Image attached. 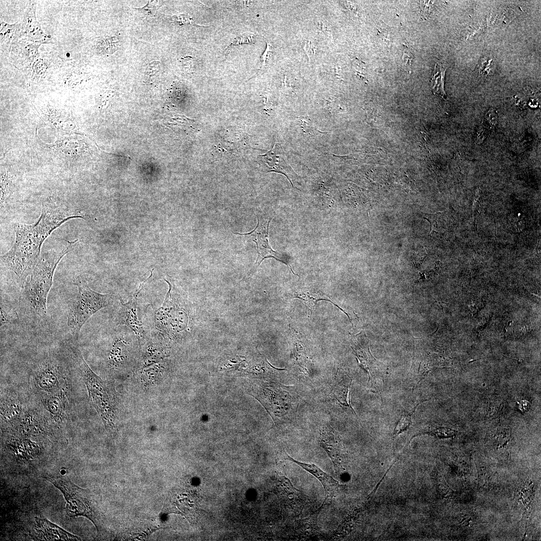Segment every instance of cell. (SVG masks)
<instances>
[{
    "label": "cell",
    "instance_id": "obj_1",
    "mask_svg": "<svg viewBox=\"0 0 541 541\" xmlns=\"http://www.w3.org/2000/svg\"><path fill=\"white\" fill-rule=\"evenodd\" d=\"M74 218H84L77 211L62 204L43 203L38 220L32 224L17 223L12 247L1 257V263L19 286L24 288L41 255L43 243L62 224Z\"/></svg>",
    "mask_w": 541,
    "mask_h": 541
},
{
    "label": "cell",
    "instance_id": "obj_2",
    "mask_svg": "<svg viewBox=\"0 0 541 541\" xmlns=\"http://www.w3.org/2000/svg\"><path fill=\"white\" fill-rule=\"evenodd\" d=\"M78 239L67 241L59 248L41 254L24 286L28 302L34 313L40 316L47 312V300L52 287L56 267L64 256L75 247Z\"/></svg>",
    "mask_w": 541,
    "mask_h": 541
},
{
    "label": "cell",
    "instance_id": "obj_3",
    "mask_svg": "<svg viewBox=\"0 0 541 541\" xmlns=\"http://www.w3.org/2000/svg\"><path fill=\"white\" fill-rule=\"evenodd\" d=\"M250 389L251 395L262 405L276 424L296 421L301 398L294 387L255 380Z\"/></svg>",
    "mask_w": 541,
    "mask_h": 541
},
{
    "label": "cell",
    "instance_id": "obj_4",
    "mask_svg": "<svg viewBox=\"0 0 541 541\" xmlns=\"http://www.w3.org/2000/svg\"><path fill=\"white\" fill-rule=\"evenodd\" d=\"M73 284L77 288V293L69 307L67 325L71 333L78 339L84 324L97 311L110 306L113 296L92 290L79 277L74 279Z\"/></svg>",
    "mask_w": 541,
    "mask_h": 541
},
{
    "label": "cell",
    "instance_id": "obj_5",
    "mask_svg": "<svg viewBox=\"0 0 541 541\" xmlns=\"http://www.w3.org/2000/svg\"><path fill=\"white\" fill-rule=\"evenodd\" d=\"M73 352L83 377L91 404L101 418L106 429L114 431L116 415L109 385L92 370L77 347L73 348Z\"/></svg>",
    "mask_w": 541,
    "mask_h": 541
},
{
    "label": "cell",
    "instance_id": "obj_6",
    "mask_svg": "<svg viewBox=\"0 0 541 541\" xmlns=\"http://www.w3.org/2000/svg\"><path fill=\"white\" fill-rule=\"evenodd\" d=\"M63 494L66 501V512L71 517L83 516L93 521L97 520L91 494L89 490L75 484L67 476L45 478Z\"/></svg>",
    "mask_w": 541,
    "mask_h": 541
},
{
    "label": "cell",
    "instance_id": "obj_7",
    "mask_svg": "<svg viewBox=\"0 0 541 541\" xmlns=\"http://www.w3.org/2000/svg\"><path fill=\"white\" fill-rule=\"evenodd\" d=\"M352 348L361 366L369 375L370 389L381 393L386 374V368L371 354L365 337L357 335L351 340Z\"/></svg>",
    "mask_w": 541,
    "mask_h": 541
},
{
    "label": "cell",
    "instance_id": "obj_8",
    "mask_svg": "<svg viewBox=\"0 0 541 541\" xmlns=\"http://www.w3.org/2000/svg\"><path fill=\"white\" fill-rule=\"evenodd\" d=\"M257 225L252 231L244 234L237 233L250 237L256 243L258 254L255 263L256 267L259 265L264 259L273 257L289 266L293 274L297 276L290 265L288 259L284 255L274 251L270 246L268 241V228L271 218H264L260 215H257Z\"/></svg>",
    "mask_w": 541,
    "mask_h": 541
},
{
    "label": "cell",
    "instance_id": "obj_9",
    "mask_svg": "<svg viewBox=\"0 0 541 541\" xmlns=\"http://www.w3.org/2000/svg\"><path fill=\"white\" fill-rule=\"evenodd\" d=\"M257 159L264 172H275L284 175L294 188V183L300 179L289 164L285 152L279 143L275 142L270 150L259 155Z\"/></svg>",
    "mask_w": 541,
    "mask_h": 541
},
{
    "label": "cell",
    "instance_id": "obj_10",
    "mask_svg": "<svg viewBox=\"0 0 541 541\" xmlns=\"http://www.w3.org/2000/svg\"><path fill=\"white\" fill-rule=\"evenodd\" d=\"M319 442L332 460L336 474L341 475L345 471L344 447L339 435L329 424L322 426Z\"/></svg>",
    "mask_w": 541,
    "mask_h": 541
},
{
    "label": "cell",
    "instance_id": "obj_11",
    "mask_svg": "<svg viewBox=\"0 0 541 541\" xmlns=\"http://www.w3.org/2000/svg\"><path fill=\"white\" fill-rule=\"evenodd\" d=\"M139 293L136 291L127 303H124L120 300L119 324L125 325L129 328L135 334L139 344L141 345L145 342L147 333L137 304V298Z\"/></svg>",
    "mask_w": 541,
    "mask_h": 541
},
{
    "label": "cell",
    "instance_id": "obj_12",
    "mask_svg": "<svg viewBox=\"0 0 541 541\" xmlns=\"http://www.w3.org/2000/svg\"><path fill=\"white\" fill-rule=\"evenodd\" d=\"M60 367L56 360L48 358L39 365L36 372V383L40 389L51 393L60 388Z\"/></svg>",
    "mask_w": 541,
    "mask_h": 541
},
{
    "label": "cell",
    "instance_id": "obj_13",
    "mask_svg": "<svg viewBox=\"0 0 541 541\" xmlns=\"http://www.w3.org/2000/svg\"><path fill=\"white\" fill-rule=\"evenodd\" d=\"M36 11V3L31 2L24 13L21 23L22 39L41 44L50 43L51 37L44 33L37 21Z\"/></svg>",
    "mask_w": 541,
    "mask_h": 541
},
{
    "label": "cell",
    "instance_id": "obj_14",
    "mask_svg": "<svg viewBox=\"0 0 541 541\" xmlns=\"http://www.w3.org/2000/svg\"><path fill=\"white\" fill-rule=\"evenodd\" d=\"M34 530L37 540H81L79 536L67 531L42 515L36 517Z\"/></svg>",
    "mask_w": 541,
    "mask_h": 541
},
{
    "label": "cell",
    "instance_id": "obj_15",
    "mask_svg": "<svg viewBox=\"0 0 541 541\" xmlns=\"http://www.w3.org/2000/svg\"><path fill=\"white\" fill-rule=\"evenodd\" d=\"M282 455L284 459L298 465L318 479L324 488L326 499L329 500L333 498L341 488V485L337 480L314 464L296 460L284 451L282 453Z\"/></svg>",
    "mask_w": 541,
    "mask_h": 541
},
{
    "label": "cell",
    "instance_id": "obj_16",
    "mask_svg": "<svg viewBox=\"0 0 541 541\" xmlns=\"http://www.w3.org/2000/svg\"><path fill=\"white\" fill-rule=\"evenodd\" d=\"M41 44L21 39L10 53L13 61L25 69H30L40 57L39 48Z\"/></svg>",
    "mask_w": 541,
    "mask_h": 541
},
{
    "label": "cell",
    "instance_id": "obj_17",
    "mask_svg": "<svg viewBox=\"0 0 541 541\" xmlns=\"http://www.w3.org/2000/svg\"><path fill=\"white\" fill-rule=\"evenodd\" d=\"M352 379L342 369H338L331 396L342 406L348 408L356 415L350 403V393Z\"/></svg>",
    "mask_w": 541,
    "mask_h": 541
},
{
    "label": "cell",
    "instance_id": "obj_18",
    "mask_svg": "<svg viewBox=\"0 0 541 541\" xmlns=\"http://www.w3.org/2000/svg\"><path fill=\"white\" fill-rule=\"evenodd\" d=\"M22 39L21 23L9 24L1 22V49L10 52L12 48Z\"/></svg>",
    "mask_w": 541,
    "mask_h": 541
},
{
    "label": "cell",
    "instance_id": "obj_19",
    "mask_svg": "<svg viewBox=\"0 0 541 541\" xmlns=\"http://www.w3.org/2000/svg\"><path fill=\"white\" fill-rule=\"evenodd\" d=\"M292 298H298L302 300L304 303L309 314H311L312 313L317 303L319 301L323 300L330 302L344 312L350 321V317L348 314L323 292L314 291L308 289H301L297 290L293 292Z\"/></svg>",
    "mask_w": 541,
    "mask_h": 541
},
{
    "label": "cell",
    "instance_id": "obj_20",
    "mask_svg": "<svg viewBox=\"0 0 541 541\" xmlns=\"http://www.w3.org/2000/svg\"><path fill=\"white\" fill-rule=\"evenodd\" d=\"M293 359L302 369L303 372L309 374L310 358L307 350L303 342L295 336L291 344Z\"/></svg>",
    "mask_w": 541,
    "mask_h": 541
},
{
    "label": "cell",
    "instance_id": "obj_21",
    "mask_svg": "<svg viewBox=\"0 0 541 541\" xmlns=\"http://www.w3.org/2000/svg\"><path fill=\"white\" fill-rule=\"evenodd\" d=\"M283 495L286 503L293 510L300 509L305 502L304 498L300 490H298L292 484L290 481L285 477L283 479Z\"/></svg>",
    "mask_w": 541,
    "mask_h": 541
},
{
    "label": "cell",
    "instance_id": "obj_22",
    "mask_svg": "<svg viewBox=\"0 0 541 541\" xmlns=\"http://www.w3.org/2000/svg\"><path fill=\"white\" fill-rule=\"evenodd\" d=\"M446 69L444 65L436 63L430 81L433 92L444 99L446 98L444 89V77Z\"/></svg>",
    "mask_w": 541,
    "mask_h": 541
},
{
    "label": "cell",
    "instance_id": "obj_23",
    "mask_svg": "<svg viewBox=\"0 0 541 541\" xmlns=\"http://www.w3.org/2000/svg\"><path fill=\"white\" fill-rule=\"evenodd\" d=\"M13 449L17 455L25 458H31L39 453V449L37 444L28 440L17 441L13 444Z\"/></svg>",
    "mask_w": 541,
    "mask_h": 541
},
{
    "label": "cell",
    "instance_id": "obj_24",
    "mask_svg": "<svg viewBox=\"0 0 541 541\" xmlns=\"http://www.w3.org/2000/svg\"><path fill=\"white\" fill-rule=\"evenodd\" d=\"M19 316L15 308L4 299L1 301V327L15 324L18 322Z\"/></svg>",
    "mask_w": 541,
    "mask_h": 541
},
{
    "label": "cell",
    "instance_id": "obj_25",
    "mask_svg": "<svg viewBox=\"0 0 541 541\" xmlns=\"http://www.w3.org/2000/svg\"><path fill=\"white\" fill-rule=\"evenodd\" d=\"M1 415L3 420H12L18 417L20 412V407L18 401L16 400L6 399L5 403H2Z\"/></svg>",
    "mask_w": 541,
    "mask_h": 541
},
{
    "label": "cell",
    "instance_id": "obj_26",
    "mask_svg": "<svg viewBox=\"0 0 541 541\" xmlns=\"http://www.w3.org/2000/svg\"><path fill=\"white\" fill-rule=\"evenodd\" d=\"M46 404L49 412L54 418L59 419L63 416L64 405L61 397L51 396L47 399Z\"/></svg>",
    "mask_w": 541,
    "mask_h": 541
},
{
    "label": "cell",
    "instance_id": "obj_27",
    "mask_svg": "<svg viewBox=\"0 0 541 541\" xmlns=\"http://www.w3.org/2000/svg\"><path fill=\"white\" fill-rule=\"evenodd\" d=\"M119 41L115 37L105 38L97 44V49L100 52L112 54L119 47Z\"/></svg>",
    "mask_w": 541,
    "mask_h": 541
},
{
    "label": "cell",
    "instance_id": "obj_28",
    "mask_svg": "<svg viewBox=\"0 0 541 541\" xmlns=\"http://www.w3.org/2000/svg\"><path fill=\"white\" fill-rule=\"evenodd\" d=\"M255 41V35L253 33H246L235 37L225 49L227 52L234 47L245 44H252Z\"/></svg>",
    "mask_w": 541,
    "mask_h": 541
},
{
    "label": "cell",
    "instance_id": "obj_29",
    "mask_svg": "<svg viewBox=\"0 0 541 541\" xmlns=\"http://www.w3.org/2000/svg\"><path fill=\"white\" fill-rule=\"evenodd\" d=\"M414 411L411 413L404 412L398 422L394 432V435L396 436L399 434L406 430L410 426L411 416Z\"/></svg>",
    "mask_w": 541,
    "mask_h": 541
},
{
    "label": "cell",
    "instance_id": "obj_30",
    "mask_svg": "<svg viewBox=\"0 0 541 541\" xmlns=\"http://www.w3.org/2000/svg\"><path fill=\"white\" fill-rule=\"evenodd\" d=\"M171 21L177 24L180 26L182 25H197L193 21L192 18L187 14H179L170 16L169 18Z\"/></svg>",
    "mask_w": 541,
    "mask_h": 541
},
{
    "label": "cell",
    "instance_id": "obj_31",
    "mask_svg": "<svg viewBox=\"0 0 541 541\" xmlns=\"http://www.w3.org/2000/svg\"><path fill=\"white\" fill-rule=\"evenodd\" d=\"M161 71V64L159 61H154L148 64L145 72L146 79L150 80L154 78Z\"/></svg>",
    "mask_w": 541,
    "mask_h": 541
},
{
    "label": "cell",
    "instance_id": "obj_32",
    "mask_svg": "<svg viewBox=\"0 0 541 541\" xmlns=\"http://www.w3.org/2000/svg\"><path fill=\"white\" fill-rule=\"evenodd\" d=\"M266 48L261 57V66L259 69L258 72L256 73V75L252 76L251 79L257 75L260 74L266 67L268 61L270 58V56L273 53V47L268 42H266Z\"/></svg>",
    "mask_w": 541,
    "mask_h": 541
},
{
    "label": "cell",
    "instance_id": "obj_33",
    "mask_svg": "<svg viewBox=\"0 0 541 541\" xmlns=\"http://www.w3.org/2000/svg\"><path fill=\"white\" fill-rule=\"evenodd\" d=\"M440 214V213L439 212H437L434 214L425 213L422 215L423 218L428 221L430 224V233L432 231L437 232L438 231L439 224H438V221L439 220Z\"/></svg>",
    "mask_w": 541,
    "mask_h": 541
},
{
    "label": "cell",
    "instance_id": "obj_34",
    "mask_svg": "<svg viewBox=\"0 0 541 541\" xmlns=\"http://www.w3.org/2000/svg\"><path fill=\"white\" fill-rule=\"evenodd\" d=\"M492 59L488 58H482L478 64V69L480 75L487 76L490 73V67L491 66Z\"/></svg>",
    "mask_w": 541,
    "mask_h": 541
},
{
    "label": "cell",
    "instance_id": "obj_35",
    "mask_svg": "<svg viewBox=\"0 0 541 541\" xmlns=\"http://www.w3.org/2000/svg\"><path fill=\"white\" fill-rule=\"evenodd\" d=\"M503 407L502 403L495 404L489 405L486 410V415L488 418H495L498 416Z\"/></svg>",
    "mask_w": 541,
    "mask_h": 541
},
{
    "label": "cell",
    "instance_id": "obj_36",
    "mask_svg": "<svg viewBox=\"0 0 541 541\" xmlns=\"http://www.w3.org/2000/svg\"><path fill=\"white\" fill-rule=\"evenodd\" d=\"M403 65L404 69L409 72L411 70V63L413 59V55L410 51L405 49L402 57Z\"/></svg>",
    "mask_w": 541,
    "mask_h": 541
},
{
    "label": "cell",
    "instance_id": "obj_37",
    "mask_svg": "<svg viewBox=\"0 0 541 541\" xmlns=\"http://www.w3.org/2000/svg\"><path fill=\"white\" fill-rule=\"evenodd\" d=\"M150 2L151 1H149L144 7L142 8H134V9L140 12L146 17H152L153 15V8L150 5Z\"/></svg>",
    "mask_w": 541,
    "mask_h": 541
},
{
    "label": "cell",
    "instance_id": "obj_38",
    "mask_svg": "<svg viewBox=\"0 0 541 541\" xmlns=\"http://www.w3.org/2000/svg\"><path fill=\"white\" fill-rule=\"evenodd\" d=\"M318 28L320 31L325 35V36L330 39H332V34L329 26H328L324 22L319 21Z\"/></svg>",
    "mask_w": 541,
    "mask_h": 541
},
{
    "label": "cell",
    "instance_id": "obj_39",
    "mask_svg": "<svg viewBox=\"0 0 541 541\" xmlns=\"http://www.w3.org/2000/svg\"><path fill=\"white\" fill-rule=\"evenodd\" d=\"M304 49L310 61L314 55V51L313 46L310 41H307L305 43Z\"/></svg>",
    "mask_w": 541,
    "mask_h": 541
},
{
    "label": "cell",
    "instance_id": "obj_40",
    "mask_svg": "<svg viewBox=\"0 0 541 541\" xmlns=\"http://www.w3.org/2000/svg\"><path fill=\"white\" fill-rule=\"evenodd\" d=\"M528 404H529V403L528 402V401H520V402L519 403V408L521 409V410H523V411L526 410V409H527V408L528 407V406H529Z\"/></svg>",
    "mask_w": 541,
    "mask_h": 541
}]
</instances>
